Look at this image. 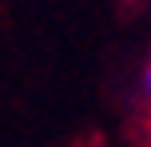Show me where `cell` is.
Instances as JSON below:
<instances>
[{
  "mask_svg": "<svg viewBox=\"0 0 151 147\" xmlns=\"http://www.w3.org/2000/svg\"><path fill=\"white\" fill-rule=\"evenodd\" d=\"M147 92H151V64H147Z\"/></svg>",
  "mask_w": 151,
  "mask_h": 147,
  "instance_id": "obj_1",
  "label": "cell"
}]
</instances>
